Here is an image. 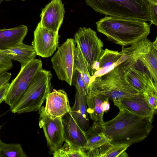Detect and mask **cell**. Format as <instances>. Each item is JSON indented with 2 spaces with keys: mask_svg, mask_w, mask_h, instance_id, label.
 Listing matches in <instances>:
<instances>
[{
  "mask_svg": "<svg viewBox=\"0 0 157 157\" xmlns=\"http://www.w3.org/2000/svg\"><path fill=\"white\" fill-rule=\"evenodd\" d=\"M0 54L11 60L18 61L20 63L21 67L35 59L36 56L32 45H26L23 43L7 49L0 50Z\"/></svg>",
  "mask_w": 157,
  "mask_h": 157,
  "instance_id": "cell-18",
  "label": "cell"
},
{
  "mask_svg": "<svg viewBox=\"0 0 157 157\" xmlns=\"http://www.w3.org/2000/svg\"><path fill=\"white\" fill-rule=\"evenodd\" d=\"M75 41L79 47L86 63L91 76L93 67L104 52L103 44L96 32L90 28L80 27L75 35Z\"/></svg>",
  "mask_w": 157,
  "mask_h": 157,
  "instance_id": "cell-7",
  "label": "cell"
},
{
  "mask_svg": "<svg viewBox=\"0 0 157 157\" xmlns=\"http://www.w3.org/2000/svg\"><path fill=\"white\" fill-rule=\"evenodd\" d=\"M44 108L46 112L51 116L62 117L71 110L66 92L62 89H53L47 96Z\"/></svg>",
  "mask_w": 157,
  "mask_h": 157,
  "instance_id": "cell-15",
  "label": "cell"
},
{
  "mask_svg": "<svg viewBox=\"0 0 157 157\" xmlns=\"http://www.w3.org/2000/svg\"><path fill=\"white\" fill-rule=\"evenodd\" d=\"M1 140H0V141Z\"/></svg>",
  "mask_w": 157,
  "mask_h": 157,
  "instance_id": "cell-36",
  "label": "cell"
},
{
  "mask_svg": "<svg viewBox=\"0 0 157 157\" xmlns=\"http://www.w3.org/2000/svg\"><path fill=\"white\" fill-rule=\"evenodd\" d=\"M130 145L110 143L86 152V157H125L128 156L125 151Z\"/></svg>",
  "mask_w": 157,
  "mask_h": 157,
  "instance_id": "cell-22",
  "label": "cell"
},
{
  "mask_svg": "<svg viewBox=\"0 0 157 157\" xmlns=\"http://www.w3.org/2000/svg\"><path fill=\"white\" fill-rule=\"evenodd\" d=\"M40 59H34L23 66L16 77L10 84L4 101L13 108L26 90L37 71L42 69Z\"/></svg>",
  "mask_w": 157,
  "mask_h": 157,
  "instance_id": "cell-8",
  "label": "cell"
},
{
  "mask_svg": "<svg viewBox=\"0 0 157 157\" xmlns=\"http://www.w3.org/2000/svg\"><path fill=\"white\" fill-rule=\"evenodd\" d=\"M62 121L64 141L77 148L84 149L87 141L85 131L78 125L71 110L62 117Z\"/></svg>",
  "mask_w": 157,
  "mask_h": 157,
  "instance_id": "cell-13",
  "label": "cell"
},
{
  "mask_svg": "<svg viewBox=\"0 0 157 157\" xmlns=\"http://www.w3.org/2000/svg\"><path fill=\"white\" fill-rule=\"evenodd\" d=\"M12 1V0H0V4L1 3L4 1Z\"/></svg>",
  "mask_w": 157,
  "mask_h": 157,
  "instance_id": "cell-34",
  "label": "cell"
},
{
  "mask_svg": "<svg viewBox=\"0 0 157 157\" xmlns=\"http://www.w3.org/2000/svg\"><path fill=\"white\" fill-rule=\"evenodd\" d=\"M87 90L105 100H117L140 93L127 79L121 64L106 74L96 77Z\"/></svg>",
  "mask_w": 157,
  "mask_h": 157,
  "instance_id": "cell-3",
  "label": "cell"
},
{
  "mask_svg": "<svg viewBox=\"0 0 157 157\" xmlns=\"http://www.w3.org/2000/svg\"><path fill=\"white\" fill-rule=\"evenodd\" d=\"M113 101L114 104L118 108L124 109L139 116L152 120L155 111L147 102L142 93Z\"/></svg>",
  "mask_w": 157,
  "mask_h": 157,
  "instance_id": "cell-14",
  "label": "cell"
},
{
  "mask_svg": "<svg viewBox=\"0 0 157 157\" xmlns=\"http://www.w3.org/2000/svg\"><path fill=\"white\" fill-rule=\"evenodd\" d=\"M95 11L106 16L150 21L147 0H86Z\"/></svg>",
  "mask_w": 157,
  "mask_h": 157,
  "instance_id": "cell-4",
  "label": "cell"
},
{
  "mask_svg": "<svg viewBox=\"0 0 157 157\" xmlns=\"http://www.w3.org/2000/svg\"><path fill=\"white\" fill-rule=\"evenodd\" d=\"M74 39L68 38L58 48L51 59L52 67L58 78L71 86L75 48Z\"/></svg>",
  "mask_w": 157,
  "mask_h": 157,
  "instance_id": "cell-9",
  "label": "cell"
},
{
  "mask_svg": "<svg viewBox=\"0 0 157 157\" xmlns=\"http://www.w3.org/2000/svg\"><path fill=\"white\" fill-rule=\"evenodd\" d=\"M86 95L80 94L76 90L73 106L71 108V114L81 128L86 131L89 127Z\"/></svg>",
  "mask_w": 157,
  "mask_h": 157,
  "instance_id": "cell-20",
  "label": "cell"
},
{
  "mask_svg": "<svg viewBox=\"0 0 157 157\" xmlns=\"http://www.w3.org/2000/svg\"><path fill=\"white\" fill-rule=\"evenodd\" d=\"M150 7V22L157 25V0H147Z\"/></svg>",
  "mask_w": 157,
  "mask_h": 157,
  "instance_id": "cell-29",
  "label": "cell"
},
{
  "mask_svg": "<svg viewBox=\"0 0 157 157\" xmlns=\"http://www.w3.org/2000/svg\"><path fill=\"white\" fill-rule=\"evenodd\" d=\"M65 13L61 0H52L43 8L40 15L41 25L47 29L58 33Z\"/></svg>",
  "mask_w": 157,
  "mask_h": 157,
  "instance_id": "cell-12",
  "label": "cell"
},
{
  "mask_svg": "<svg viewBox=\"0 0 157 157\" xmlns=\"http://www.w3.org/2000/svg\"><path fill=\"white\" fill-rule=\"evenodd\" d=\"M59 37L58 33L47 29L39 22L34 32L32 43L36 55L43 58L52 56L58 47Z\"/></svg>",
  "mask_w": 157,
  "mask_h": 157,
  "instance_id": "cell-11",
  "label": "cell"
},
{
  "mask_svg": "<svg viewBox=\"0 0 157 157\" xmlns=\"http://www.w3.org/2000/svg\"><path fill=\"white\" fill-rule=\"evenodd\" d=\"M97 29L108 40L122 47L131 45L150 34L146 21L106 16L96 22Z\"/></svg>",
  "mask_w": 157,
  "mask_h": 157,
  "instance_id": "cell-2",
  "label": "cell"
},
{
  "mask_svg": "<svg viewBox=\"0 0 157 157\" xmlns=\"http://www.w3.org/2000/svg\"><path fill=\"white\" fill-rule=\"evenodd\" d=\"M28 31L27 27L23 25L0 29V50L7 49L23 43Z\"/></svg>",
  "mask_w": 157,
  "mask_h": 157,
  "instance_id": "cell-16",
  "label": "cell"
},
{
  "mask_svg": "<svg viewBox=\"0 0 157 157\" xmlns=\"http://www.w3.org/2000/svg\"><path fill=\"white\" fill-rule=\"evenodd\" d=\"M121 51L119 52L105 48L98 61L99 69L95 71L91 76L89 85L96 77L106 74L123 62L124 60Z\"/></svg>",
  "mask_w": 157,
  "mask_h": 157,
  "instance_id": "cell-17",
  "label": "cell"
},
{
  "mask_svg": "<svg viewBox=\"0 0 157 157\" xmlns=\"http://www.w3.org/2000/svg\"><path fill=\"white\" fill-rule=\"evenodd\" d=\"M121 52L126 57L141 61L157 85V38L153 42L147 37L142 38L129 47H122Z\"/></svg>",
  "mask_w": 157,
  "mask_h": 157,
  "instance_id": "cell-6",
  "label": "cell"
},
{
  "mask_svg": "<svg viewBox=\"0 0 157 157\" xmlns=\"http://www.w3.org/2000/svg\"><path fill=\"white\" fill-rule=\"evenodd\" d=\"M87 141L84 149L92 150L111 143L110 139L104 133L101 124L94 122L86 131Z\"/></svg>",
  "mask_w": 157,
  "mask_h": 157,
  "instance_id": "cell-21",
  "label": "cell"
},
{
  "mask_svg": "<svg viewBox=\"0 0 157 157\" xmlns=\"http://www.w3.org/2000/svg\"><path fill=\"white\" fill-rule=\"evenodd\" d=\"M21 0V1H25L26 0Z\"/></svg>",
  "mask_w": 157,
  "mask_h": 157,
  "instance_id": "cell-35",
  "label": "cell"
},
{
  "mask_svg": "<svg viewBox=\"0 0 157 157\" xmlns=\"http://www.w3.org/2000/svg\"><path fill=\"white\" fill-rule=\"evenodd\" d=\"M121 64L127 80L140 93L143 94L145 91L148 81L154 82L151 77L145 72L135 67L122 63Z\"/></svg>",
  "mask_w": 157,
  "mask_h": 157,
  "instance_id": "cell-19",
  "label": "cell"
},
{
  "mask_svg": "<svg viewBox=\"0 0 157 157\" xmlns=\"http://www.w3.org/2000/svg\"><path fill=\"white\" fill-rule=\"evenodd\" d=\"M144 98L149 105L155 111L157 108V85L152 81L148 82Z\"/></svg>",
  "mask_w": 157,
  "mask_h": 157,
  "instance_id": "cell-27",
  "label": "cell"
},
{
  "mask_svg": "<svg viewBox=\"0 0 157 157\" xmlns=\"http://www.w3.org/2000/svg\"><path fill=\"white\" fill-rule=\"evenodd\" d=\"M12 60L0 54V74L7 72L13 67Z\"/></svg>",
  "mask_w": 157,
  "mask_h": 157,
  "instance_id": "cell-30",
  "label": "cell"
},
{
  "mask_svg": "<svg viewBox=\"0 0 157 157\" xmlns=\"http://www.w3.org/2000/svg\"><path fill=\"white\" fill-rule=\"evenodd\" d=\"M39 126L43 130L48 146L52 152L60 147L64 141L62 117L51 116L42 106L38 110Z\"/></svg>",
  "mask_w": 157,
  "mask_h": 157,
  "instance_id": "cell-10",
  "label": "cell"
},
{
  "mask_svg": "<svg viewBox=\"0 0 157 157\" xmlns=\"http://www.w3.org/2000/svg\"><path fill=\"white\" fill-rule=\"evenodd\" d=\"M74 67L81 73L86 88L89 86L91 77L86 63L78 46L75 47L74 56Z\"/></svg>",
  "mask_w": 157,
  "mask_h": 157,
  "instance_id": "cell-24",
  "label": "cell"
},
{
  "mask_svg": "<svg viewBox=\"0 0 157 157\" xmlns=\"http://www.w3.org/2000/svg\"><path fill=\"white\" fill-rule=\"evenodd\" d=\"M87 111L94 122L101 124L104 121L102 103L104 100L98 95L87 90L86 95Z\"/></svg>",
  "mask_w": 157,
  "mask_h": 157,
  "instance_id": "cell-23",
  "label": "cell"
},
{
  "mask_svg": "<svg viewBox=\"0 0 157 157\" xmlns=\"http://www.w3.org/2000/svg\"><path fill=\"white\" fill-rule=\"evenodd\" d=\"M84 150L77 148L65 142L63 146L52 154L54 157H86Z\"/></svg>",
  "mask_w": 157,
  "mask_h": 157,
  "instance_id": "cell-26",
  "label": "cell"
},
{
  "mask_svg": "<svg viewBox=\"0 0 157 157\" xmlns=\"http://www.w3.org/2000/svg\"><path fill=\"white\" fill-rule=\"evenodd\" d=\"M71 85L75 86L79 94L86 95L87 88L81 73L74 67L71 80Z\"/></svg>",
  "mask_w": 157,
  "mask_h": 157,
  "instance_id": "cell-28",
  "label": "cell"
},
{
  "mask_svg": "<svg viewBox=\"0 0 157 157\" xmlns=\"http://www.w3.org/2000/svg\"><path fill=\"white\" fill-rule=\"evenodd\" d=\"M109 100V99L106 98L103 101L102 106L104 112H107L110 109V106Z\"/></svg>",
  "mask_w": 157,
  "mask_h": 157,
  "instance_id": "cell-33",
  "label": "cell"
},
{
  "mask_svg": "<svg viewBox=\"0 0 157 157\" xmlns=\"http://www.w3.org/2000/svg\"><path fill=\"white\" fill-rule=\"evenodd\" d=\"M119 109L116 117L101 124L111 143L131 145L145 139L153 128L152 121L124 109Z\"/></svg>",
  "mask_w": 157,
  "mask_h": 157,
  "instance_id": "cell-1",
  "label": "cell"
},
{
  "mask_svg": "<svg viewBox=\"0 0 157 157\" xmlns=\"http://www.w3.org/2000/svg\"><path fill=\"white\" fill-rule=\"evenodd\" d=\"M10 84L9 82H7L0 87V104L4 101Z\"/></svg>",
  "mask_w": 157,
  "mask_h": 157,
  "instance_id": "cell-31",
  "label": "cell"
},
{
  "mask_svg": "<svg viewBox=\"0 0 157 157\" xmlns=\"http://www.w3.org/2000/svg\"><path fill=\"white\" fill-rule=\"evenodd\" d=\"M20 144H6L0 141V157H26Z\"/></svg>",
  "mask_w": 157,
  "mask_h": 157,
  "instance_id": "cell-25",
  "label": "cell"
},
{
  "mask_svg": "<svg viewBox=\"0 0 157 157\" xmlns=\"http://www.w3.org/2000/svg\"><path fill=\"white\" fill-rule=\"evenodd\" d=\"M52 77L50 71L39 70L21 99L11 109L12 112L20 114L38 110L51 92Z\"/></svg>",
  "mask_w": 157,
  "mask_h": 157,
  "instance_id": "cell-5",
  "label": "cell"
},
{
  "mask_svg": "<svg viewBox=\"0 0 157 157\" xmlns=\"http://www.w3.org/2000/svg\"><path fill=\"white\" fill-rule=\"evenodd\" d=\"M11 76V74L6 72L0 74V87L8 82Z\"/></svg>",
  "mask_w": 157,
  "mask_h": 157,
  "instance_id": "cell-32",
  "label": "cell"
}]
</instances>
